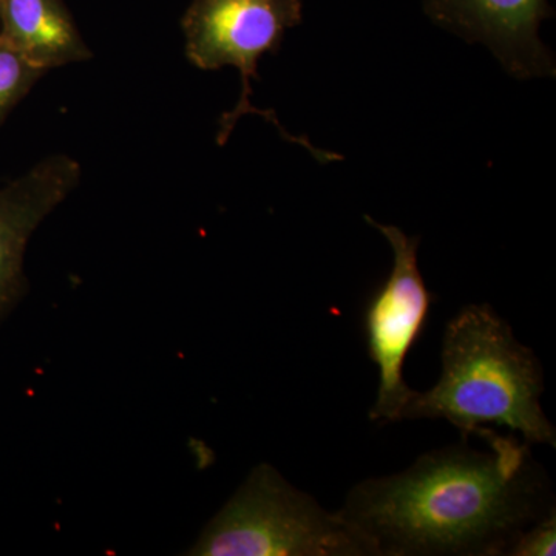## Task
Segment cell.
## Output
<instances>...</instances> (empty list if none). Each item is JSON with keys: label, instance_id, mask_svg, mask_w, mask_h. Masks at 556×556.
I'll return each mask as SVG.
<instances>
[{"label": "cell", "instance_id": "obj_1", "mask_svg": "<svg viewBox=\"0 0 556 556\" xmlns=\"http://www.w3.org/2000/svg\"><path fill=\"white\" fill-rule=\"evenodd\" d=\"M486 450L426 453L402 473L353 486L338 515L371 555H507L519 533L555 510L530 444L475 431Z\"/></svg>", "mask_w": 556, "mask_h": 556}, {"label": "cell", "instance_id": "obj_7", "mask_svg": "<svg viewBox=\"0 0 556 556\" xmlns=\"http://www.w3.org/2000/svg\"><path fill=\"white\" fill-rule=\"evenodd\" d=\"M79 179L78 161L60 153L0 186V324L27 294L24 257L28 241L78 188Z\"/></svg>", "mask_w": 556, "mask_h": 556}, {"label": "cell", "instance_id": "obj_9", "mask_svg": "<svg viewBox=\"0 0 556 556\" xmlns=\"http://www.w3.org/2000/svg\"><path fill=\"white\" fill-rule=\"evenodd\" d=\"M46 73L0 36V123Z\"/></svg>", "mask_w": 556, "mask_h": 556}, {"label": "cell", "instance_id": "obj_6", "mask_svg": "<svg viewBox=\"0 0 556 556\" xmlns=\"http://www.w3.org/2000/svg\"><path fill=\"white\" fill-rule=\"evenodd\" d=\"M424 10L438 27L484 43L514 78L556 75L554 53L540 38L541 22L554 16L548 0H424Z\"/></svg>", "mask_w": 556, "mask_h": 556}, {"label": "cell", "instance_id": "obj_2", "mask_svg": "<svg viewBox=\"0 0 556 556\" xmlns=\"http://www.w3.org/2000/svg\"><path fill=\"white\" fill-rule=\"evenodd\" d=\"M441 376L415 391L404 419H445L464 441L485 426L510 428L527 444L556 447L555 428L541 407L543 367L492 306L468 305L442 338Z\"/></svg>", "mask_w": 556, "mask_h": 556}, {"label": "cell", "instance_id": "obj_3", "mask_svg": "<svg viewBox=\"0 0 556 556\" xmlns=\"http://www.w3.org/2000/svg\"><path fill=\"white\" fill-rule=\"evenodd\" d=\"M192 556H364L371 551L338 511L260 464L207 522Z\"/></svg>", "mask_w": 556, "mask_h": 556}, {"label": "cell", "instance_id": "obj_8", "mask_svg": "<svg viewBox=\"0 0 556 556\" xmlns=\"http://www.w3.org/2000/svg\"><path fill=\"white\" fill-rule=\"evenodd\" d=\"M0 36L43 72L91 58L62 0H0Z\"/></svg>", "mask_w": 556, "mask_h": 556}, {"label": "cell", "instance_id": "obj_5", "mask_svg": "<svg viewBox=\"0 0 556 556\" xmlns=\"http://www.w3.org/2000/svg\"><path fill=\"white\" fill-rule=\"evenodd\" d=\"M365 219L393 249V269L372 292L364 311L368 354L379 369L378 397L369 419L397 422L404 419L405 407L415 393L405 382V361L426 329L433 295L417 265L419 239L396 226L380 225L368 215Z\"/></svg>", "mask_w": 556, "mask_h": 556}, {"label": "cell", "instance_id": "obj_4", "mask_svg": "<svg viewBox=\"0 0 556 556\" xmlns=\"http://www.w3.org/2000/svg\"><path fill=\"white\" fill-rule=\"evenodd\" d=\"M303 20V0H192L181 21L186 56L201 70L236 67L240 72L241 97L226 113L218 134L219 144L228 141L237 121L260 113L280 127L274 116L252 108V80L258 79V61L280 51L285 33ZM287 139L295 141L281 129Z\"/></svg>", "mask_w": 556, "mask_h": 556}, {"label": "cell", "instance_id": "obj_10", "mask_svg": "<svg viewBox=\"0 0 556 556\" xmlns=\"http://www.w3.org/2000/svg\"><path fill=\"white\" fill-rule=\"evenodd\" d=\"M556 515L555 510L540 521L533 522L519 533L515 543L508 548L510 556H546L555 555Z\"/></svg>", "mask_w": 556, "mask_h": 556}]
</instances>
